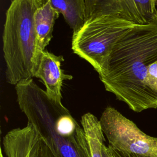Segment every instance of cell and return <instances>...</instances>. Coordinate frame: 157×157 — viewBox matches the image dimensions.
I'll return each instance as SVG.
<instances>
[{"label": "cell", "instance_id": "obj_8", "mask_svg": "<svg viewBox=\"0 0 157 157\" xmlns=\"http://www.w3.org/2000/svg\"><path fill=\"white\" fill-rule=\"evenodd\" d=\"M63 61V56H56L45 50L37 70L34 75V77L43 82L48 95L57 102H61L63 80L72 78V75L64 74L61 69V63Z\"/></svg>", "mask_w": 157, "mask_h": 157}, {"label": "cell", "instance_id": "obj_10", "mask_svg": "<svg viewBox=\"0 0 157 157\" xmlns=\"http://www.w3.org/2000/svg\"><path fill=\"white\" fill-rule=\"evenodd\" d=\"M61 13L73 33L79 31L85 24V0H45Z\"/></svg>", "mask_w": 157, "mask_h": 157}, {"label": "cell", "instance_id": "obj_3", "mask_svg": "<svg viewBox=\"0 0 157 157\" xmlns=\"http://www.w3.org/2000/svg\"><path fill=\"white\" fill-rule=\"evenodd\" d=\"M45 0H12L2 34L6 82L15 85L32 78L42 57L37 51L34 15Z\"/></svg>", "mask_w": 157, "mask_h": 157}, {"label": "cell", "instance_id": "obj_2", "mask_svg": "<svg viewBox=\"0 0 157 157\" xmlns=\"http://www.w3.org/2000/svg\"><path fill=\"white\" fill-rule=\"evenodd\" d=\"M15 86L20 110L28 123L45 140L55 157H91L82 125L61 102L52 99L33 78Z\"/></svg>", "mask_w": 157, "mask_h": 157}, {"label": "cell", "instance_id": "obj_7", "mask_svg": "<svg viewBox=\"0 0 157 157\" xmlns=\"http://www.w3.org/2000/svg\"><path fill=\"white\" fill-rule=\"evenodd\" d=\"M2 146L6 157H55L45 140L29 123L7 132Z\"/></svg>", "mask_w": 157, "mask_h": 157}, {"label": "cell", "instance_id": "obj_9", "mask_svg": "<svg viewBox=\"0 0 157 157\" xmlns=\"http://www.w3.org/2000/svg\"><path fill=\"white\" fill-rule=\"evenodd\" d=\"M59 13L52 7L48 1H45L44 4L35 12L34 22L37 47L40 55L53 37V26L55 20L59 17Z\"/></svg>", "mask_w": 157, "mask_h": 157}, {"label": "cell", "instance_id": "obj_14", "mask_svg": "<svg viewBox=\"0 0 157 157\" xmlns=\"http://www.w3.org/2000/svg\"><path fill=\"white\" fill-rule=\"evenodd\" d=\"M2 152H3V151H2V150H1V157H4V156Z\"/></svg>", "mask_w": 157, "mask_h": 157}, {"label": "cell", "instance_id": "obj_13", "mask_svg": "<svg viewBox=\"0 0 157 157\" xmlns=\"http://www.w3.org/2000/svg\"><path fill=\"white\" fill-rule=\"evenodd\" d=\"M102 157H112L109 151L108 147H106L105 144L104 145L103 148H102Z\"/></svg>", "mask_w": 157, "mask_h": 157}, {"label": "cell", "instance_id": "obj_5", "mask_svg": "<svg viewBox=\"0 0 157 157\" xmlns=\"http://www.w3.org/2000/svg\"><path fill=\"white\" fill-rule=\"evenodd\" d=\"M99 122L109 147L123 153L157 157V137L145 134L115 108L107 107Z\"/></svg>", "mask_w": 157, "mask_h": 157}, {"label": "cell", "instance_id": "obj_1", "mask_svg": "<svg viewBox=\"0 0 157 157\" xmlns=\"http://www.w3.org/2000/svg\"><path fill=\"white\" fill-rule=\"evenodd\" d=\"M99 77L105 90L132 111L157 109V12L118 42Z\"/></svg>", "mask_w": 157, "mask_h": 157}, {"label": "cell", "instance_id": "obj_12", "mask_svg": "<svg viewBox=\"0 0 157 157\" xmlns=\"http://www.w3.org/2000/svg\"><path fill=\"white\" fill-rule=\"evenodd\" d=\"M108 149H109V151L112 157H150V156H142V155H136V154H131V153L121 152V151L115 150L114 149H112V148L109 147V146H108Z\"/></svg>", "mask_w": 157, "mask_h": 157}, {"label": "cell", "instance_id": "obj_4", "mask_svg": "<svg viewBox=\"0 0 157 157\" xmlns=\"http://www.w3.org/2000/svg\"><path fill=\"white\" fill-rule=\"evenodd\" d=\"M135 25L112 15L88 20L79 31L73 33L72 50L101 75L107 67L115 45Z\"/></svg>", "mask_w": 157, "mask_h": 157}, {"label": "cell", "instance_id": "obj_11", "mask_svg": "<svg viewBox=\"0 0 157 157\" xmlns=\"http://www.w3.org/2000/svg\"><path fill=\"white\" fill-rule=\"evenodd\" d=\"M89 144L91 157H102V148L105 138L99 120L91 113L83 114L80 120Z\"/></svg>", "mask_w": 157, "mask_h": 157}, {"label": "cell", "instance_id": "obj_6", "mask_svg": "<svg viewBox=\"0 0 157 157\" xmlns=\"http://www.w3.org/2000/svg\"><path fill=\"white\" fill-rule=\"evenodd\" d=\"M85 23L112 15L134 25L147 24L157 12V0H85Z\"/></svg>", "mask_w": 157, "mask_h": 157}]
</instances>
